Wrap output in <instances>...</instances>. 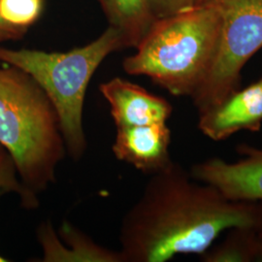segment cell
<instances>
[{
  "label": "cell",
  "mask_w": 262,
  "mask_h": 262,
  "mask_svg": "<svg viewBox=\"0 0 262 262\" xmlns=\"http://www.w3.org/2000/svg\"><path fill=\"white\" fill-rule=\"evenodd\" d=\"M262 227V202L235 201L192 178L177 162L150 175L122 217L123 262H165L179 254L201 255L233 227Z\"/></svg>",
  "instance_id": "1"
},
{
  "label": "cell",
  "mask_w": 262,
  "mask_h": 262,
  "mask_svg": "<svg viewBox=\"0 0 262 262\" xmlns=\"http://www.w3.org/2000/svg\"><path fill=\"white\" fill-rule=\"evenodd\" d=\"M0 145L8 152L23 186L37 197L56 182L67 156L56 109L25 71L0 67Z\"/></svg>",
  "instance_id": "2"
},
{
  "label": "cell",
  "mask_w": 262,
  "mask_h": 262,
  "mask_svg": "<svg viewBox=\"0 0 262 262\" xmlns=\"http://www.w3.org/2000/svg\"><path fill=\"white\" fill-rule=\"evenodd\" d=\"M221 29L213 0L156 19L136 52L124 58L125 73L146 76L174 96L195 93L212 63Z\"/></svg>",
  "instance_id": "3"
},
{
  "label": "cell",
  "mask_w": 262,
  "mask_h": 262,
  "mask_svg": "<svg viewBox=\"0 0 262 262\" xmlns=\"http://www.w3.org/2000/svg\"><path fill=\"white\" fill-rule=\"evenodd\" d=\"M122 49L121 34L108 27L93 42L64 53L0 47V61L25 71L41 86L57 113L67 156L80 160L88 148L84 128L88 86L104 59Z\"/></svg>",
  "instance_id": "4"
},
{
  "label": "cell",
  "mask_w": 262,
  "mask_h": 262,
  "mask_svg": "<svg viewBox=\"0 0 262 262\" xmlns=\"http://www.w3.org/2000/svg\"><path fill=\"white\" fill-rule=\"evenodd\" d=\"M213 1L221 29L212 63L190 97L198 114L238 91L244 66L262 48V0Z\"/></svg>",
  "instance_id": "5"
},
{
  "label": "cell",
  "mask_w": 262,
  "mask_h": 262,
  "mask_svg": "<svg viewBox=\"0 0 262 262\" xmlns=\"http://www.w3.org/2000/svg\"><path fill=\"white\" fill-rule=\"evenodd\" d=\"M242 157L235 162L219 158L192 165L191 177L219 189L235 201L262 202V149L242 144L237 147Z\"/></svg>",
  "instance_id": "6"
},
{
  "label": "cell",
  "mask_w": 262,
  "mask_h": 262,
  "mask_svg": "<svg viewBox=\"0 0 262 262\" xmlns=\"http://www.w3.org/2000/svg\"><path fill=\"white\" fill-rule=\"evenodd\" d=\"M198 129L211 140H225L242 130H260L262 80L238 90L222 103L198 114Z\"/></svg>",
  "instance_id": "7"
},
{
  "label": "cell",
  "mask_w": 262,
  "mask_h": 262,
  "mask_svg": "<svg viewBox=\"0 0 262 262\" xmlns=\"http://www.w3.org/2000/svg\"><path fill=\"white\" fill-rule=\"evenodd\" d=\"M99 90L110 106L116 128L167 123L173 112L165 98L119 77L102 83Z\"/></svg>",
  "instance_id": "8"
},
{
  "label": "cell",
  "mask_w": 262,
  "mask_h": 262,
  "mask_svg": "<svg viewBox=\"0 0 262 262\" xmlns=\"http://www.w3.org/2000/svg\"><path fill=\"white\" fill-rule=\"evenodd\" d=\"M170 144L171 130L167 123L119 127L112 151L118 160L150 176L173 161Z\"/></svg>",
  "instance_id": "9"
},
{
  "label": "cell",
  "mask_w": 262,
  "mask_h": 262,
  "mask_svg": "<svg viewBox=\"0 0 262 262\" xmlns=\"http://www.w3.org/2000/svg\"><path fill=\"white\" fill-rule=\"evenodd\" d=\"M58 235L51 222L42 223L37 231L43 262H123L120 251H112L63 222Z\"/></svg>",
  "instance_id": "10"
},
{
  "label": "cell",
  "mask_w": 262,
  "mask_h": 262,
  "mask_svg": "<svg viewBox=\"0 0 262 262\" xmlns=\"http://www.w3.org/2000/svg\"><path fill=\"white\" fill-rule=\"evenodd\" d=\"M97 1L109 21V27L121 34L125 49L137 47L156 20L150 0Z\"/></svg>",
  "instance_id": "11"
},
{
  "label": "cell",
  "mask_w": 262,
  "mask_h": 262,
  "mask_svg": "<svg viewBox=\"0 0 262 262\" xmlns=\"http://www.w3.org/2000/svg\"><path fill=\"white\" fill-rule=\"evenodd\" d=\"M224 241L200 255L204 262H262L260 228L242 226L227 230Z\"/></svg>",
  "instance_id": "12"
},
{
  "label": "cell",
  "mask_w": 262,
  "mask_h": 262,
  "mask_svg": "<svg viewBox=\"0 0 262 262\" xmlns=\"http://www.w3.org/2000/svg\"><path fill=\"white\" fill-rule=\"evenodd\" d=\"M44 11V0H0V28L7 41L24 37Z\"/></svg>",
  "instance_id": "13"
},
{
  "label": "cell",
  "mask_w": 262,
  "mask_h": 262,
  "mask_svg": "<svg viewBox=\"0 0 262 262\" xmlns=\"http://www.w3.org/2000/svg\"><path fill=\"white\" fill-rule=\"evenodd\" d=\"M17 170L15 166L4 170L0 173V195L6 192H17L20 197L21 203L28 209H34L39 205L38 197L29 193L21 182L17 179ZM8 261L5 257L0 255V262Z\"/></svg>",
  "instance_id": "14"
},
{
  "label": "cell",
  "mask_w": 262,
  "mask_h": 262,
  "mask_svg": "<svg viewBox=\"0 0 262 262\" xmlns=\"http://www.w3.org/2000/svg\"><path fill=\"white\" fill-rule=\"evenodd\" d=\"M198 0H150L151 11L156 19L170 17L192 9Z\"/></svg>",
  "instance_id": "15"
},
{
  "label": "cell",
  "mask_w": 262,
  "mask_h": 262,
  "mask_svg": "<svg viewBox=\"0 0 262 262\" xmlns=\"http://www.w3.org/2000/svg\"><path fill=\"white\" fill-rule=\"evenodd\" d=\"M12 166H15V165L10 158L8 152L0 145V173Z\"/></svg>",
  "instance_id": "16"
},
{
  "label": "cell",
  "mask_w": 262,
  "mask_h": 262,
  "mask_svg": "<svg viewBox=\"0 0 262 262\" xmlns=\"http://www.w3.org/2000/svg\"><path fill=\"white\" fill-rule=\"evenodd\" d=\"M5 41H7V39H6L5 34L3 33L2 29H1V28H0V43H2V42H5Z\"/></svg>",
  "instance_id": "17"
},
{
  "label": "cell",
  "mask_w": 262,
  "mask_h": 262,
  "mask_svg": "<svg viewBox=\"0 0 262 262\" xmlns=\"http://www.w3.org/2000/svg\"><path fill=\"white\" fill-rule=\"evenodd\" d=\"M202 1H204V0H198V2H197V4H198V3H200V2H202Z\"/></svg>",
  "instance_id": "18"
},
{
  "label": "cell",
  "mask_w": 262,
  "mask_h": 262,
  "mask_svg": "<svg viewBox=\"0 0 262 262\" xmlns=\"http://www.w3.org/2000/svg\"><path fill=\"white\" fill-rule=\"evenodd\" d=\"M260 231H261V233H262V227H261V228H260Z\"/></svg>",
  "instance_id": "19"
},
{
  "label": "cell",
  "mask_w": 262,
  "mask_h": 262,
  "mask_svg": "<svg viewBox=\"0 0 262 262\" xmlns=\"http://www.w3.org/2000/svg\"><path fill=\"white\" fill-rule=\"evenodd\" d=\"M261 80H262V79H261Z\"/></svg>",
  "instance_id": "20"
}]
</instances>
